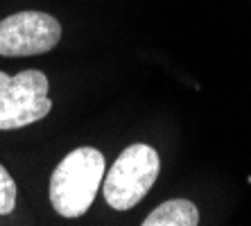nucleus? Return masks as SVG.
I'll use <instances>...</instances> for the list:
<instances>
[{
    "label": "nucleus",
    "mask_w": 251,
    "mask_h": 226,
    "mask_svg": "<svg viewBox=\"0 0 251 226\" xmlns=\"http://www.w3.org/2000/svg\"><path fill=\"white\" fill-rule=\"evenodd\" d=\"M104 176V156L93 147L73 150L59 163L50 179V201L64 217L84 215L95 199Z\"/></svg>",
    "instance_id": "obj_1"
},
{
    "label": "nucleus",
    "mask_w": 251,
    "mask_h": 226,
    "mask_svg": "<svg viewBox=\"0 0 251 226\" xmlns=\"http://www.w3.org/2000/svg\"><path fill=\"white\" fill-rule=\"evenodd\" d=\"M161 172V158L154 147L145 143L129 145L120 151L104 179V199L116 210L134 208L140 199H145Z\"/></svg>",
    "instance_id": "obj_2"
},
{
    "label": "nucleus",
    "mask_w": 251,
    "mask_h": 226,
    "mask_svg": "<svg viewBox=\"0 0 251 226\" xmlns=\"http://www.w3.org/2000/svg\"><path fill=\"white\" fill-rule=\"evenodd\" d=\"M48 77L41 70H23L7 75L0 70V131L27 127L50 113Z\"/></svg>",
    "instance_id": "obj_3"
},
{
    "label": "nucleus",
    "mask_w": 251,
    "mask_h": 226,
    "mask_svg": "<svg viewBox=\"0 0 251 226\" xmlns=\"http://www.w3.org/2000/svg\"><path fill=\"white\" fill-rule=\"evenodd\" d=\"M61 39V25L43 12H18L0 21V57L50 52Z\"/></svg>",
    "instance_id": "obj_4"
},
{
    "label": "nucleus",
    "mask_w": 251,
    "mask_h": 226,
    "mask_svg": "<svg viewBox=\"0 0 251 226\" xmlns=\"http://www.w3.org/2000/svg\"><path fill=\"white\" fill-rule=\"evenodd\" d=\"M199 210L188 199H170L145 217L143 226H197Z\"/></svg>",
    "instance_id": "obj_5"
},
{
    "label": "nucleus",
    "mask_w": 251,
    "mask_h": 226,
    "mask_svg": "<svg viewBox=\"0 0 251 226\" xmlns=\"http://www.w3.org/2000/svg\"><path fill=\"white\" fill-rule=\"evenodd\" d=\"M16 206V183L12 174L0 165V215H9Z\"/></svg>",
    "instance_id": "obj_6"
}]
</instances>
